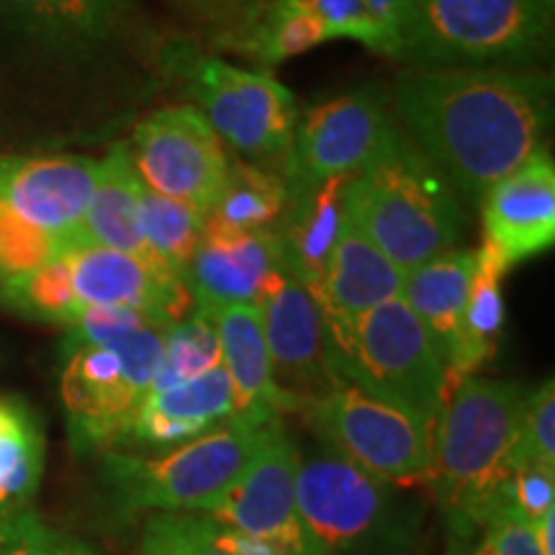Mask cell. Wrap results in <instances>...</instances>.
Instances as JSON below:
<instances>
[{"instance_id":"6da1fadb","label":"cell","mask_w":555,"mask_h":555,"mask_svg":"<svg viewBox=\"0 0 555 555\" xmlns=\"http://www.w3.org/2000/svg\"><path fill=\"white\" fill-rule=\"evenodd\" d=\"M393 119L457 198L483 193L545 147L553 82L535 69L409 67L393 82Z\"/></svg>"},{"instance_id":"7a4b0ae2","label":"cell","mask_w":555,"mask_h":555,"mask_svg":"<svg viewBox=\"0 0 555 555\" xmlns=\"http://www.w3.org/2000/svg\"><path fill=\"white\" fill-rule=\"evenodd\" d=\"M525 388L506 380H461L433 435V486L448 535L476 540L506 499Z\"/></svg>"},{"instance_id":"3957f363","label":"cell","mask_w":555,"mask_h":555,"mask_svg":"<svg viewBox=\"0 0 555 555\" xmlns=\"http://www.w3.org/2000/svg\"><path fill=\"white\" fill-rule=\"evenodd\" d=\"M345 217L401 273L455 249L463 234L461 201L404 131L350 178Z\"/></svg>"},{"instance_id":"277c9868","label":"cell","mask_w":555,"mask_h":555,"mask_svg":"<svg viewBox=\"0 0 555 555\" xmlns=\"http://www.w3.org/2000/svg\"><path fill=\"white\" fill-rule=\"evenodd\" d=\"M545 0H406L399 57L412 67L532 69L551 54Z\"/></svg>"},{"instance_id":"5b68a950","label":"cell","mask_w":555,"mask_h":555,"mask_svg":"<svg viewBox=\"0 0 555 555\" xmlns=\"http://www.w3.org/2000/svg\"><path fill=\"white\" fill-rule=\"evenodd\" d=\"M281 422L234 416L196 440L159 453L108 450L103 470L111 496L127 515H201L237 481Z\"/></svg>"},{"instance_id":"8992f818","label":"cell","mask_w":555,"mask_h":555,"mask_svg":"<svg viewBox=\"0 0 555 555\" xmlns=\"http://www.w3.org/2000/svg\"><path fill=\"white\" fill-rule=\"evenodd\" d=\"M296 504L327 555H404L425 506L324 442L298 450Z\"/></svg>"},{"instance_id":"52a82bcc","label":"cell","mask_w":555,"mask_h":555,"mask_svg":"<svg viewBox=\"0 0 555 555\" xmlns=\"http://www.w3.org/2000/svg\"><path fill=\"white\" fill-rule=\"evenodd\" d=\"M327 343L339 380L404 409L435 433L448 401L446 371L404 298L367 311Z\"/></svg>"},{"instance_id":"ba28073f","label":"cell","mask_w":555,"mask_h":555,"mask_svg":"<svg viewBox=\"0 0 555 555\" xmlns=\"http://www.w3.org/2000/svg\"><path fill=\"white\" fill-rule=\"evenodd\" d=\"M165 54L170 73L183 78L185 93L224 147L262 168H286L298 127L296 101L286 86L268 73L237 67L183 41Z\"/></svg>"},{"instance_id":"9c48e42d","label":"cell","mask_w":555,"mask_h":555,"mask_svg":"<svg viewBox=\"0 0 555 555\" xmlns=\"http://www.w3.org/2000/svg\"><path fill=\"white\" fill-rule=\"evenodd\" d=\"M168 324L147 322L106 343L62 350L60 393L78 450H114L150 393Z\"/></svg>"},{"instance_id":"30bf717a","label":"cell","mask_w":555,"mask_h":555,"mask_svg":"<svg viewBox=\"0 0 555 555\" xmlns=\"http://www.w3.org/2000/svg\"><path fill=\"white\" fill-rule=\"evenodd\" d=\"M301 414L319 442L380 481L397 489L429 486L435 433L404 409L343 380Z\"/></svg>"},{"instance_id":"8fae6325","label":"cell","mask_w":555,"mask_h":555,"mask_svg":"<svg viewBox=\"0 0 555 555\" xmlns=\"http://www.w3.org/2000/svg\"><path fill=\"white\" fill-rule=\"evenodd\" d=\"M391 103L373 88H360L319 103L298 119L286 163L288 201L335 178H352L399 137Z\"/></svg>"},{"instance_id":"7c38bea8","label":"cell","mask_w":555,"mask_h":555,"mask_svg":"<svg viewBox=\"0 0 555 555\" xmlns=\"http://www.w3.org/2000/svg\"><path fill=\"white\" fill-rule=\"evenodd\" d=\"M127 150L147 191L189 204L206 217L217 206L232 157L196 106L155 111L139 124Z\"/></svg>"},{"instance_id":"4fadbf2b","label":"cell","mask_w":555,"mask_h":555,"mask_svg":"<svg viewBox=\"0 0 555 555\" xmlns=\"http://www.w3.org/2000/svg\"><path fill=\"white\" fill-rule=\"evenodd\" d=\"M296 461L298 446L281 422L237 481L201 517L245 532L278 555H327L298 512Z\"/></svg>"},{"instance_id":"5bb4252c","label":"cell","mask_w":555,"mask_h":555,"mask_svg":"<svg viewBox=\"0 0 555 555\" xmlns=\"http://www.w3.org/2000/svg\"><path fill=\"white\" fill-rule=\"evenodd\" d=\"M273 384L288 412H304L343 384L332 367L322 314L294 268L270 278L258 304Z\"/></svg>"},{"instance_id":"9a60e30c","label":"cell","mask_w":555,"mask_h":555,"mask_svg":"<svg viewBox=\"0 0 555 555\" xmlns=\"http://www.w3.org/2000/svg\"><path fill=\"white\" fill-rule=\"evenodd\" d=\"M404 11L406 0H275L247 57L278 65L330 39H352L397 60Z\"/></svg>"},{"instance_id":"2e32d148","label":"cell","mask_w":555,"mask_h":555,"mask_svg":"<svg viewBox=\"0 0 555 555\" xmlns=\"http://www.w3.org/2000/svg\"><path fill=\"white\" fill-rule=\"evenodd\" d=\"M60 258L82 309H131L163 324L178 322L191 311L185 283L137 255L75 242Z\"/></svg>"},{"instance_id":"e0dca14e","label":"cell","mask_w":555,"mask_h":555,"mask_svg":"<svg viewBox=\"0 0 555 555\" xmlns=\"http://www.w3.org/2000/svg\"><path fill=\"white\" fill-rule=\"evenodd\" d=\"M288 266L286 242L278 229L240 232L206 219L185 288L196 307L211 311L234 304H258L270 278Z\"/></svg>"},{"instance_id":"ac0fdd59","label":"cell","mask_w":555,"mask_h":555,"mask_svg":"<svg viewBox=\"0 0 555 555\" xmlns=\"http://www.w3.org/2000/svg\"><path fill=\"white\" fill-rule=\"evenodd\" d=\"M95 163L75 155H0V206L62 242H80Z\"/></svg>"},{"instance_id":"d6986e66","label":"cell","mask_w":555,"mask_h":555,"mask_svg":"<svg viewBox=\"0 0 555 555\" xmlns=\"http://www.w3.org/2000/svg\"><path fill=\"white\" fill-rule=\"evenodd\" d=\"M483 245L506 268L535 258L555 242V165L545 147L496 180L481 198Z\"/></svg>"},{"instance_id":"ffe728a7","label":"cell","mask_w":555,"mask_h":555,"mask_svg":"<svg viewBox=\"0 0 555 555\" xmlns=\"http://www.w3.org/2000/svg\"><path fill=\"white\" fill-rule=\"evenodd\" d=\"M401 286L404 273L393 268L380 249L345 217L324 273L311 291L327 339L343 335L367 311L399 298Z\"/></svg>"},{"instance_id":"44dd1931","label":"cell","mask_w":555,"mask_h":555,"mask_svg":"<svg viewBox=\"0 0 555 555\" xmlns=\"http://www.w3.org/2000/svg\"><path fill=\"white\" fill-rule=\"evenodd\" d=\"M229 420H234L232 384L219 365L185 384L150 391L114 450L159 453L196 440Z\"/></svg>"},{"instance_id":"7402d4cb","label":"cell","mask_w":555,"mask_h":555,"mask_svg":"<svg viewBox=\"0 0 555 555\" xmlns=\"http://www.w3.org/2000/svg\"><path fill=\"white\" fill-rule=\"evenodd\" d=\"M476 270V249H450L440 258L404 273L401 298L427 332L450 391L461 384L463 314H466L470 278Z\"/></svg>"},{"instance_id":"603a6c76","label":"cell","mask_w":555,"mask_h":555,"mask_svg":"<svg viewBox=\"0 0 555 555\" xmlns=\"http://www.w3.org/2000/svg\"><path fill=\"white\" fill-rule=\"evenodd\" d=\"M131 0H0V26L41 50L90 54L124 31Z\"/></svg>"},{"instance_id":"cb8c5ba5","label":"cell","mask_w":555,"mask_h":555,"mask_svg":"<svg viewBox=\"0 0 555 555\" xmlns=\"http://www.w3.org/2000/svg\"><path fill=\"white\" fill-rule=\"evenodd\" d=\"M221 367L232 384L237 420H283L288 414L270 371V356L262 332V317L255 304H234L217 311Z\"/></svg>"},{"instance_id":"d4e9b609","label":"cell","mask_w":555,"mask_h":555,"mask_svg":"<svg viewBox=\"0 0 555 555\" xmlns=\"http://www.w3.org/2000/svg\"><path fill=\"white\" fill-rule=\"evenodd\" d=\"M142 191L144 185L134 172V165H131L127 144H114L108 155L101 163H95V185L86 219H82L80 242L137 255V258L147 260L152 266L165 268L150 253L142 224H139Z\"/></svg>"},{"instance_id":"484cf974","label":"cell","mask_w":555,"mask_h":555,"mask_svg":"<svg viewBox=\"0 0 555 555\" xmlns=\"http://www.w3.org/2000/svg\"><path fill=\"white\" fill-rule=\"evenodd\" d=\"M350 178H335L319 189L288 201L286 242L288 262L309 291H314L327 266L339 229L345 221V189Z\"/></svg>"},{"instance_id":"4316f807","label":"cell","mask_w":555,"mask_h":555,"mask_svg":"<svg viewBox=\"0 0 555 555\" xmlns=\"http://www.w3.org/2000/svg\"><path fill=\"white\" fill-rule=\"evenodd\" d=\"M47 440L37 412L18 397H0V512L26 509L44 474Z\"/></svg>"},{"instance_id":"83f0119b","label":"cell","mask_w":555,"mask_h":555,"mask_svg":"<svg viewBox=\"0 0 555 555\" xmlns=\"http://www.w3.org/2000/svg\"><path fill=\"white\" fill-rule=\"evenodd\" d=\"M288 208L286 178L247 159H229L227 185L208 219L240 232L275 229Z\"/></svg>"},{"instance_id":"f1b7e54d","label":"cell","mask_w":555,"mask_h":555,"mask_svg":"<svg viewBox=\"0 0 555 555\" xmlns=\"http://www.w3.org/2000/svg\"><path fill=\"white\" fill-rule=\"evenodd\" d=\"M506 270L509 268L489 247L476 249V270L470 278L466 314H463L461 380L474 376L478 367L494 358L506 317L502 298V278Z\"/></svg>"},{"instance_id":"f546056e","label":"cell","mask_w":555,"mask_h":555,"mask_svg":"<svg viewBox=\"0 0 555 555\" xmlns=\"http://www.w3.org/2000/svg\"><path fill=\"white\" fill-rule=\"evenodd\" d=\"M172 16L208 50L249 54L275 0H165Z\"/></svg>"},{"instance_id":"4dcf8cb0","label":"cell","mask_w":555,"mask_h":555,"mask_svg":"<svg viewBox=\"0 0 555 555\" xmlns=\"http://www.w3.org/2000/svg\"><path fill=\"white\" fill-rule=\"evenodd\" d=\"M206 214L180 201L144 189L139 201V224L150 253L185 283L189 268L206 229Z\"/></svg>"},{"instance_id":"1f68e13d","label":"cell","mask_w":555,"mask_h":555,"mask_svg":"<svg viewBox=\"0 0 555 555\" xmlns=\"http://www.w3.org/2000/svg\"><path fill=\"white\" fill-rule=\"evenodd\" d=\"M221 365L217 311L196 307L165 327L163 358L150 391L185 384Z\"/></svg>"},{"instance_id":"d6a6232c","label":"cell","mask_w":555,"mask_h":555,"mask_svg":"<svg viewBox=\"0 0 555 555\" xmlns=\"http://www.w3.org/2000/svg\"><path fill=\"white\" fill-rule=\"evenodd\" d=\"M0 301L16 314L34 319V322L60 324L69 327L80 317L82 307L69 286V275L62 258L47 262L31 275L0 291Z\"/></svg>"},{"instance_id":"836d02e7","label":"cell","mask_w":555,"mask_h":555,"mask_svg":"<svg viewBox=\"0 0 555 555\" xmlns=\"http://www.w3.org/2000/svg\"><path fill=\"white\" fill-rule=\"evenodd\" d=\"M65 249L67 242L0 206V291L57 260Z\"/></svg>"},{"instance_id":"e575fe53","label":"cell","mask_w":555,"mask_h":555,"mask_svg":"<svg viewBox=\"0 0 555 555\" xmlns=\"http://www.w3.org/2000/svg\"><path fill=\"white\" fill-rule=\"evenodd\" d=\"M543 466L555 468V386L553 378L540 384L535 391L525 393L519 414L517 446L512 468Z\"/></svg>"},{"instance_id":"d590c367","label":"cell","mask_w":555,"mask_h":555,"mask_svg":"<svg viewBox=\"0 0 555 555\" xmlns=\"http://www.w3.org/2000/svg\"><path fill=\"white\" fill-rule=\"evenodd\" d=\"M139 555H229L208 532L201 515H152L142 532Z\"/></svg>"},{"instance_id":"8d00e7d4","label":"cell","mask_w":555,"mask_h":555,"mask_svg":"<svg viewBox=\"0 0 555 555\" xmlns=\"http://www.w3.org/2000/svg\"><path fill=\"white\" fill-rule=\"evenodd\" d=\"M0 555H69V540L47 527L31 506L0 512Z\"/></svg>"},{"instance_id":"74e56055","label":"cell","mask_w":555,"mask_h":555,"mask_svg":"<svg viewBox=\"0 0 555 555\" xmlns=\"http://www.w3.org/2000/svg\"><path fill=\"white\" fill-rule=\"evenodd\" d=\"M474 555H543L535 543L530 519H525L509 502L499 504L481 530L476 532Z\"/></svg>"},{"instance_id":"f35d334b","label":"cell","mask_w":555,"mask_h":555,"mask_svg":"<svg viewBox=\"0 0 555 555\" xmlns=\"http://www.w3.org/2000/svg\"><path fill=\"white\" fill-rule=\"evenodd\" d=\"M506 499L530 522L555 506V468L517 466L506 481Z\"/></svg>"},{"instance_id":"ab89813d","label":"cell","mask_w":555,"mask_h":555,"mask_svg":"<svg viewBox=\"0 0 555 555\" xmlns=\"http://www.w3.org/2000/svg\"><path fill=\"white\" fill-rule=\"evenodd\" d=\"M532 525V532H535V543L543 555H555L553 551V532H555V506L551 512H545L543 517H538Z\"/></svg>"},{"instance_id":"60d3db41","label":"cell","mask_w":555,"mask_h":555,"mask_svg":"<svg viewBox=\"0 0 555 555\" xmlns=\"http://www.w3.org/2000/svg\"><path fill=\"white\" fill-rule=\"evenodd\" d=\"M446 555H474V540L461 535H448Z\"/></svg>"},{"instance_id":"b9f144b4","label":"cell","mask_w":555,"mask_h":555,"mask_svg":"<svg viewBox=\"0 0 555 555\" xmlns=\"http://www.w3.org/2000/svg\"><path fill=\"white\" fill-rule=\"evenodd\" d=\"M69 555H95L93 551H88L86 545L75 543V540H69Z\"/></svg>"},{"instance_id":"7bdbcfd3","label":"cell","mask_w":555,"mask_h":555,"mask_svg":"<svg viewBox=\"0 0 555 555\" xmlns=\"http://www.w3.org/2000/svg\"><path fill=\"white\" fill-rule=\"evenodd\" d=\"M545 3H547V5H553V3H555V0H545Z\"/></svg>"}]
</instances>
